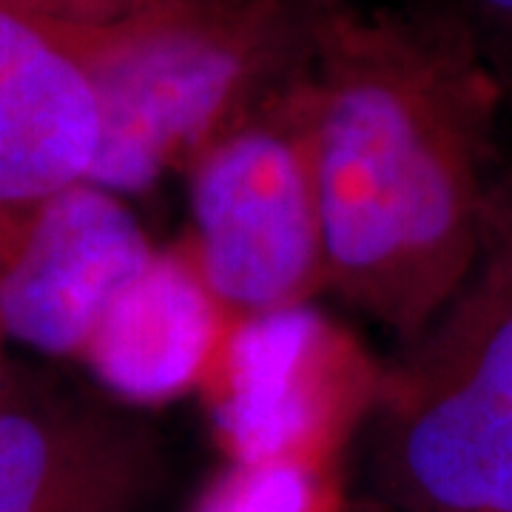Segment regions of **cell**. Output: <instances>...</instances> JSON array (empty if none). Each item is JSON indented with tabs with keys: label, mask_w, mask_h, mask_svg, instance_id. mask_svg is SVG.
I'll return each instance as SVG.
<instances>
[{
	"label": "cell",
	"mask_w": 512,
	"mask_h": 512,
	"mask_svg": "<svg viewBox=\"0 0 512 512\" xmlns=\"http://www.w3.org/2000/svg\"><path fill=\"white\" fill-rule=\"evenodd\" d=\"M3 345H6V339H3V333H0V376H3V370H6V356H3Z\"/></svg>",
	"instance_id": "cell-14"
},
{
	"label": "cell",
	"mask_w": 512,
	"mask_h": 512,
	"mask_svg": "<svg viewBox=\"0 0 512 512\" xmlns=\"http://www.w3.org/2000/svg\"><path fill=\"white\" fill-rule=\"evenodd\" d=\"M154 251L126 197L89 180L60 191L0 251L3 339L80 362Z\"/></svg>",
	"instance_id": "cell-5"
},
{
	"label": "cell",
	"mask_w": 512,
	"mask_h": 512,
	"mask_svg": "<svg viewBox=\"0 0 512 512\" xmlns=\"http://www.w3.org/2000/svg\"><path fill=\"white\" fill-rule=\"evenodd\" d=\"M225 330V308L191 251H154L114 299L80 365L117 399L160 402L202 382Z\"/></svg>",
	"instance_id": "cell-8"
},
{
	"label": "cell",
	"mask_w": 512,
	"mask_h": 512,
	"mask_svg": "<svg viewBox=\"0 0 512 512\" xmlns=\"http://www.w3.org/2000/svg\"><path fill=\"white\" fill-rule=\"evenodd\" d=\"M407 348L384 393L390 487L427 512H512V251L498 231Z\"/></svg>",
	"instance_id": "cell-3"
},
{
	"label": "cell",
	"mask_w": 512,
	"mask_h": 512,
	"mask_svg": "<svg viewBox=\"0 0 512 512\" xmlns=\"http://www.w3.org/2000/svg\"><path fill=\"white\" fill-rule=\"evenodd\" d=\"M26 15L66 26H103L126 18L151 0H0Z\"/></svg>",
	"instance_id": "cell-12"
},
{
	"label": "cell",
	"mask_w": 512,
	"mask_h": 512,
	"mask_svg": "<svg viewBox=\"0 0 512 512\" xmlns=\"http://www.w3.org/2000/svg\"><path fill=\"white\" fill-rule=\"evenodd\" d=\"M100 106L49 20L0 3V251L40 205L92 177Z\"/></svg>",
	"instance_id": "cell-7"
},
{
	"label": "cell",
	"mask_w": 512,
	"mask_h": 512,
	"mask_svg": "<svg viewBox=\"0 0 512 512\" xmlns=\"http://www.w3.org/2000/svg\"><path fill=\"white\" fill-rule=\"evenodd\" d=\"M458 26L476 43L478 55L501 83L512 77V0H456Z\"/></svg>",
	"instance_id": "cell-11"
},
{
	"label": "cell",
	"mask_w": 512,
	"mask_h": 512,
	"mask_svg": "<svg viewBox=\"0 0 512 512\" xmlns=\"http://www.w3.org/2000/svg\"><path fill=\"white\" fill-rule=\"evenodd\" d=\"M151 478V441L134 421L6 365L0 512H140Z\"/></svg>",
	"instance_id": "cell-6"
},
{
	"label": "cell",
	"mask_w": 512,
	"mask_h": 512,
	"mask_svg": "<svg viewBox=\"0 0 512 512\" xmlns=\"http://www.w3.org/2000/svg\"><path fill=\"white\" fill-rule=\"evenodd\" d=\"M328 328L305 305L248 316L217 353V419L242 461L299 458L322 407L316 387L330 367Z\"/></svg>",
	"instance_id": "cell-9"
},
{
	"label": "cell",
	"mask_w": 512,
	"mask_h": 512,
	"mask_svg": "<svg viewBox=\"0 0 512 512\" xmlns=\"http://www.w3.org/2000/svg\"><path fill=\"white\" fill-rule=\"evenodd\" d=\"M498 237L504 239V242L510 245V251H512V208H510V214H507V220L501 222V231H498Z\"/></svg>",
	"instance_id": "cell-13"
},
{
	"label": "cell",
	"mask_w": 512,
	"mask_h": 512,
	"mask_svg": "<svg viewBox=\"0 0 512 512\" xmlns=\"http://www.w3.org/2000/svg\"><path fill=\"white\" fill-rule=\"evenodd\" d=\"M311 478L299 458L242 461L222 478L202 512H308Z\"/></svg>",
	"instance_id": "cell-10"
},
{
	"label": "cell",
	"mask_w": 512,
	"mask_h": 512,
	"mask_svg": "<svg viewBox=\"0 0 512 512\" xmlns=\"http://www.w3.org/2000/svg\"><path fill=\"white\" fill-rule=\"evenodd\" d=\"M305 100L328 285L413 345L490 251L501 83L458 20L316 3Z\"/></svg>",
	"instance_id": "cell-1"
},
{
	"label": "cell",
	"mask_w": 512,
	"mask_h": 512,
	"mask_svg": "<svg viewBox=\"0 0 512 512\" xmlns=\"http://www.w3.org/2000/svg\"><path fill=\"white\" fill-rule=\"evenodd\" d=\"M52 26L100 106L89 183L120 197L188 168L293 92L313 60V6L296 0H151L103 26Z\"/></svg>",
	"instance_id": "cell-2"
},
{
	"label": "cell",
	"mask_w": 512,
	"mask_h": 512,
	"mask_svg": "<svg viewBox=\"0 0 512 512\" xmlns=\"http://www.w3.org/2000/svg\"><path fill=\"white\" fill-rule=\"evenodd\" d=\"M305 80L188 165L191 256L242 319L305 308L328 285Z\"/></svg>",
	"instance_id": "cell-4"
}]
</instances>
